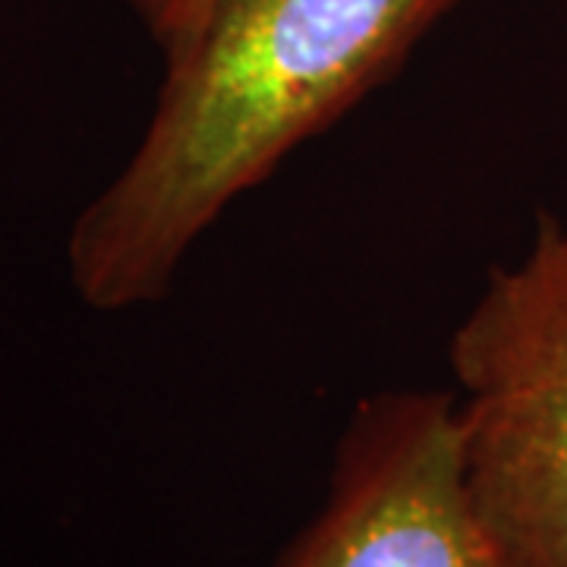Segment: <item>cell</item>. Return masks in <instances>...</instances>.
I'll list each match as a JSON object with an SVG mask.
<instances>
[{
    "instance_id": "3",
    "label": "cell",
    "mask_w": 567,
    "mask_h": 567,
    "mask_svg": "<svg viewBox=\"0 0 567 567\" xmlns=\"http://www.w3.org/2000/svg\"><path fill=\"white\" fill-rule=\"evenodd\" d=\"M275 567H498L466 498L454 391L365 394L322 507Z\"/></svg>"
},
{
    "instance_id": "2",
    "label": "cell",
    "mask_w": 567,
    "mask_h": 567,
    "mask_svg": "<svg viewBox=\"0 0 567 567\" xmlns=\"http://www.w3.org/2000/svg\"><path fill=\"white\" fill-rule=\"evenodd\" d=\"M461 466L498 567H567V224L495 265L451 334Z\"/></svg>"
},
{
    "instance_id": "4",
    "label": "cell",
    "mask_w": 567,
    "mask_h": 567,
    "mask_svg": "<svg viewBox=\"0 0 567 567\" xmlns=\"http://www.w3.org/2000/svg\"><path fill=\"white\" fill-rule=\"evenodd\" d=\"M215 0H123V7L140 20L145 35L158 44L162 58H177L199 35Z\"/></svg>"
},
{
    "instance_id": "1",
    "label": "cell",
    "mask_w": 567,
    "mask_h": 567,
    "mask_svg": "<svg viewBox=\"0 0 567 567\" xmlns=\"http://www.w3.org/2000/svg\"><path fill=\"white\" fill-rule=\"evenodd\" d=\"M461 0H215L152 117L66 237L99 312L162 303L193 246L300 145L385 85Z\"/></svg>"
}]
</instances>
